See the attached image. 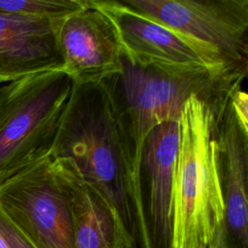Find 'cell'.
I'll use <instances>...</instances> for the list:
<instances>
[{
  "instance_id": "obj_17",
  "label": "cell",
  "mask_w": 248,
  "mask_h": 248,
  "mask_svg": "<svg viewBox=\"0 0 248 248\" xmlns=\"http://www.w3.org/2000/svg\"><path fill=\"white\" fill-rule=\"evenodd\" d=\"M0 88H1V86H0Z\"/></svg>"
},
{
  "instance_id": "obj_4",
  "label": "cell",
  "mask_w": 248,
  "mask_h": 248,
  "mask_svg": "<svg viewBox=\"0 0 248 248\" xmlns=\"http://www.w3.org/2000/svg\"><path fill=\"white\" fill-rule=\"evenodd\" d=\"M74 85L56 69L1 86L0 183L51 155Z\"/></svg>"
},
{
  "instance_id": "obj_10",
  "label": "cell",
  "mask_w": 248,
  "mask_h": 248,
  "mask_svg": "<svg viewBox=\"0 0 248 248\" xmlns=\"http://www.w3.org/2000/svg\"><path fill=\"white\" fill-rule=\"evenodd\" d=\"M217 143L224 220L211 248H248V129L235 116L231 97L217 119Z\"/></svg>"
},
{
  "instance_id": "obj_5",
  "label": "cell",
  "mask_w": 248,
  "mask_h": 248,
  "mask_svg": "<svg viewBox=\"0 0 248 248\" xmlns=\"http://www.w3.org/2000/svg\"><path fill=\"white\" fill-rule=\"evenodd\" d=\"M247 75L248 0H119Z\"/></svg>"
},
{
  "instance_id": "obj_6",
  "label": "cell",
  "mask_w": 248,
  "mask_h": 248,
  "mask_svg": "<svg viewBox=\"0 0 248 248\" xmlns=\"http://www.w3.org/2000/svg\"><path fill=\"white\" fill-rule=\"evenodd\" d=\"M0 209L36 248H76L69 196L51 156L0 183Z\"/></svg>"
},
{
  "instance_id": "obj_13",
  "label": "cell",
  "mask_w": 248,
  "mask_h": 248,
  "mask_svg": "<svg viewBox=\"0 0 248 248\" xmlns=\"http://www.w3.org/2000/svg\"><path fill=\"white\" fill-rule=\"evenodd\" d=\"M87 0H0V12L23 16L62 20L83 9Z\"/></svg>"
},
{
  "instance_id": "obj_14",
  "label": "cell",
  "mask_w": 248,
  "mask_h": 248,
  "mask_svg": "<svg viewBox=\"0 0 248 248\" xmlns=\"http://www.w3.org/2000/svg\"><path fill=\"white\" fill-rule=\"evenodd\" d=\"M0 233L9 248H36L0 209Z\"/></svg>"
},
{
  "instance_id": "obj_2",
  "label": "cell",
  "mask_w": 248,
  "mask_h": 248,
  "mask_svg": "<svg viewBox=\"0 0 248 248\" xmlns=\"http://www.w3.org/2000/svg\"><path fill=\"white\" fill-rule=\"evenodd\" d=\"M51 156L73 163L116 213L133 243L136 198L129 147L108 78L74 85Z\"/></svg>"
},
{
  "instance_id": "obj_8",
  "label": "cell",
  "mask_w": 248,
  "mask_h": 248,
  "mask_svg": "<svg viewBox=\"0 0 248 248\" xmlns=\"http://www.w3.org/2000/svg\"><path fill=\"white\" fill-rule=\"evenodd\" d=\"M62 67L75 84L102 81L120 70L121 45L110 18L92 0L57 30Z\"/></svg>"
},
{
  "instance_id": "obj_3",
  "label": "cell",
  "mask_w": 248,
  "mask_h": 248,
  "mask_svg": "<svg viewBox=\"0 0 248 248\" xmlns=\"http://www.w3.org/2000/svg\"><path fill=\"white\" fill-rule=\"evenodd\" d=\"M212 105L194 96L181 116L172 190L173 248H211L224 220V197Z\"/></svg>"
},
{
  "instance_id": "obj_9",
  "label": "cell",
  "mask_w": 248,
  "mask_h": 248,
  "mask_svg": "<svg viewBox=\"0 0 248 248\" xmlns=\"http://www.w3.org/2000/svg\"><path fill=\"white\" fill-rule=\"evenodd\" d=\"M112 21L122 53L139 63L205 66L247 76L230 70L209 52L175 31L128 8L119 0H92Z\"/></svg>"
},
{
  "instance_id": "obj_7",
  "label": "cell",
  "mask_w": 248,
  "mask_h": 248,
  "mask_svg": "<svg viewBox=\"0 0 248 248\" xmlns=\"http://www.w3.org/2000/svg\"><path fill=\"white\" fill-rule=\"evenodd\" d=\"M180 140L179 121L155 127L147 136L141 172L147 177L133 248H173L172 190Z\"/></svg>"
},
{
  "instance_id": "obj_15",
  "label": "cell",
  "mask_w": 248,
  "mask_h": 248,
  "mask_svg": "<svg viewBox=\"0 0 248 248\" xmlns=\"http://www.w3.org/2000/svg\"><path fill=\"white\" fill-rule=\"evenodd\" d=\"M231 104L240 124L248 129V97L247 93L241 89V86L232 92L231 96Z\"/></svg>"
},
{
  "instance_id": "obj_1",
  "label": "cell",
  "mask_w": 248,
  "mask_h": 248,
  "mask_svg": "<svg viewBox=\"0 0 248 248\" xmlns=\"http://www.w3.org/2000/svg\"><path fill=\"white\" fill-rule=\"evenodd\" d=\"M245 78L205 66L134 62L121 52L120 70L108 81L128 142L137 212L142 204L141 157L149 133L163 123L179 121L194 96L222 111Z\"/></svg>"
},
{
  "instance_id": "obj_11",
  "label": "cell",
  "mask_w": 248,
  "mask_h": 248,
  "mask_svg": "<svg viewBox=\"0 0 248 248\" xmlns=\"http://www.w3.org/2000/svg\"><path fill=\"white\" fill-rule=\"evenodd\" d=\"M62 20L0 12V83L61 69L57 30Z\"/></svg>"
},
{
  "instance_id": "obj_12",
  "label": "cell",
  "mask_w": 248,
  "mask_h": 248,
  "mask_svg": "<svg viewBox=\"0 0 248 248\" xmlns=\"http://www.w3.org/2000/svg\"><path fill=\"white\" fill-rule=\"evenodd\" d=\"M52 159L69 196L76 248H133L116 213L81 178L73 163L66 158Z\"/></svg>"
},
{
  "instance_id": "obj_16",
  "label": "cell",
  "mask_w": 248,
  "mask_h": 248,
  "mask_svg": "<svg viewBox=\"0 0 248 248\" xmlns=\"http://www.w3.org/2000/svg\"><path fill=\"white\" fill-rule=\"evenodd\" d=\"M0 248H9L7 242L5 241V239L1 233H0Z\"/></svg>"
}]
</instances>
